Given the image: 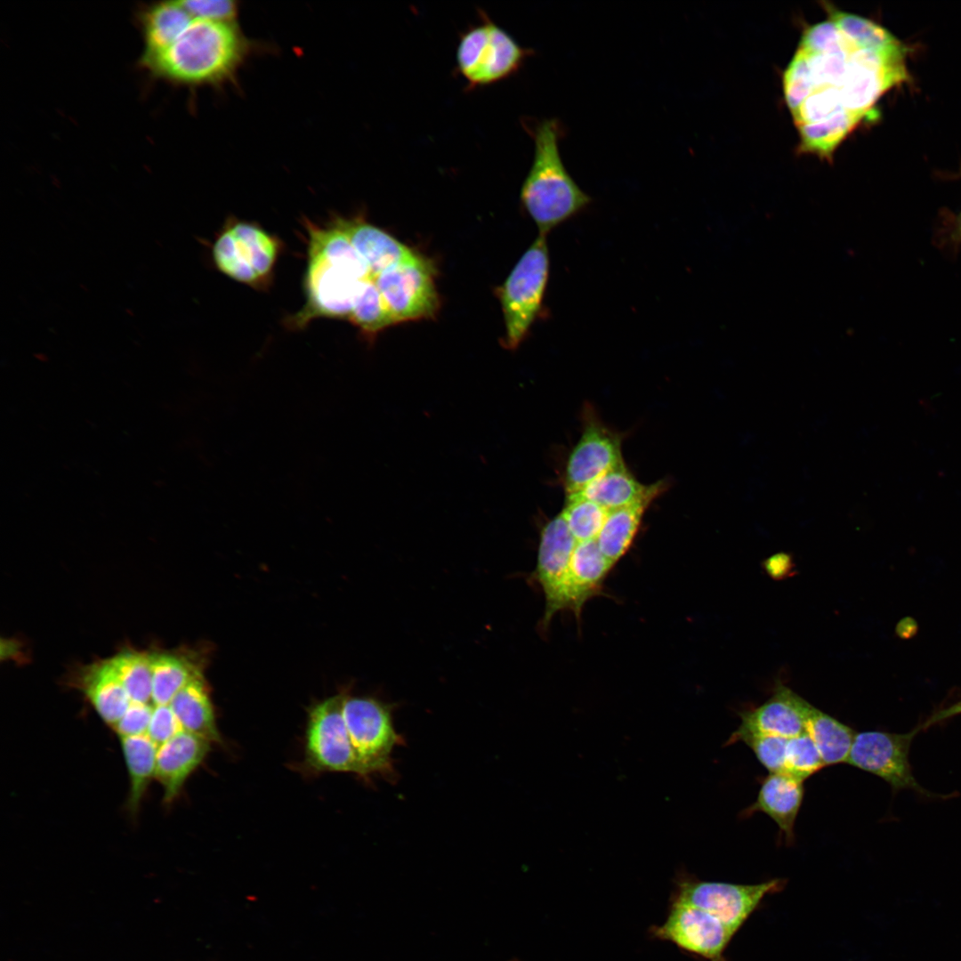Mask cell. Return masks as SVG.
<instances>
[{
    "instance_id": "1",
    "label": "cell",
    "mask_w": 961,
    "mask_h": 961,
    "mask_svg": "<svg viewBox=\"0 0 961 961\" xmlns=\"http://www.w3.org/2000/svg\"><path fill=\"white\" fill-rule=\"evenodd\" d=\"M804 31L783 76L787 104L800 147L830 157L877 100L909 79L905 44L888 49L862 45L840 12Z\"/></svg>"
},
{
    "instance_id": "2",
    "label": "cell",
    "mask_w": 961,
    "mask_h": 961,
    "mask_svg": "<svg viewBox=\"0 0 961 961\" xmlns=\"http://www.w3.org/2000/svg\"><path fill=\"white\" fill-rule=\"evenodd\" d=\"M249 45L233 21L193 18L166 48L142 55L152 75L185 85H216L231 78Z\"/></svg>"
},
{
    "instance_id": "3",
    "label": "cell",
    "mask_w": 961,
    "mask_h": 961,
    "mask_svg": "<svg viewBox=\"0 0 961 961\" xmlns=\"http://www.w3.org/2000/svg\"><path fill=\"white\" fill-rule=\"evenodd\" d=\"M534 141V157L521 189V202L538 229L546 236L552 230L587 208L592 198L566 169L559 143L566 134L561 122L545 118L525 125Z\"/></svg>"
},
{
    "instance_id": "4",
    "label": "cell",
    "mask_w": 961,
    "mask_h": 961,
    "mask_svg": "<svg viewBox=\"0 0 961 961\" xmlns=\"http://www.w3.org/2000/svg\"><path fill=\"white\" fill-rule=\"evenodd\" d=\"M480 22L467 28L456 48V71L468 88L489 85L517 73L533 49L522 47L480 11Z\"/></svg>"
},
{
    "instance_id": "5",
    "label": "cell",
    "mask_w": 961,
    "mask_h": 961,
    "mask_svg": "<svg viewBox=\"0 0 961 961\" xmlns=\"http://www.w3.org/2000/svg\"><path fill=\"white\" fill-rule=\"evenodd\" d=\"M545 237H537L499 288L505 325L504 342L510 350L526 338L542 308L550 268Z\"/></svg>"
},
{
    "instance_id": "6",
    "label": "cell",
    "mask_w": 961,
    "mask_h": 961,
    "mask_svg": "<svg viewBox=\"0 0 961 961\" xmlns=\"http://www.w3.org/2000/svg\"><path fill=\"white\" fill-rule=\"evenodd\" d=\"M393 706L370 697H344L343 713L362 777L393 776L392 754L403 739L394 729Z\"/></svg>"
},
{
    "instance_id": "7",
    "label": "cell",
    "mask_w": 961,
    "mask_h": 961,
    "mask_svg": "<svg viewBox=\"0 0 961 961\" xmlns=\"http://www.w3.org/2000/svg\"><path fill=\"white\" fill-rule=\"evenodd\" d=\"M278 238L255 223L230 222L216 238L213 260L217 269L242 284H268L279 253Z\"/></svg>"
},
{
    "instance_id": "8",
    "label": "cell",
    "mask_w": 961,
    "mask_h": 961,
    "mask_svg": "<svg viewBox=\"0 0 961 961\" xmlns=\"http://www.w3.org/2000/svg\"><path fill=\"white\" fill-rule=\"evenodd\" d=\"M785 884L779 878L756 884L702 881L680 871L672 897L708 912L735 934L764 897L781 891Z\"/></svg>"
},
{
    "instance_id": "9",
    "label": "cell",
    "mask_w": 961,
    "mask_h": 961,
    "mask_svg": "<svg viewBox=\"0 0 961 961\" xmlns=\"http://www.w3.org/2000/svg\"><path fill=\"white\" fill-rule=\"evenodd\" d=\"M918 727L905 733L868 731L855 733L847 763L870 772L887 782L893 790H912L925 797L938 796L916 779L909 751Z\"/></svg>"
},
{
    "instance_id": "10",
    "label": "cell",
    "mask_w": 961,
    "mask_h": 961,
    "mask_svg": "<svg viewBox=\"0 0 961 961\" xmlns=\"http://www.w3.org/2000/svg\"><path fill=\"white\" fill-rule=\"evenodd\" d=\"M577 543L561 513L541 529L537 564L531 577L539 585L545 597L541 620L544 629L558 612L571 610L570 561Z\"/></svg>"
},
{
    "instance_id": "11",
    "label": "cell",
    "mask_w": 961,
    "mask_h": 961,
    "mask_svg": "<svg viewBox=\"0 0 961 961\" xmlns=\"http://www.w3.org/2000/svg\"><path fill=\"white\" fill-rule=\"evenodd\" d=\"M344 697L327 699L311 709L305 733L306 763L319 771L362 776L343 718Z\"/></svg>"
},
{
    "instance_id": "12",
    "label": "cell",
    "mask_w": 961,
    "mask_h": 961,
    "mask_svg": "<svg viewBox=\"0 0 961 961\" xmlns=\"http://www.w3.org/2000/svg\"><path fill=\"white\" fill-rule=\"evenodd\" d=\"M650 935L708 961H726L724 951L734 933L708 912L671 896L666 920Z\"/></svg>"
},
{
    "instance_id": "13",
    "label": "cell",
    "mask_w": 961,
    "mask_h": 961,
    "mask_svg": "<svg viewBox=\"0 0 961 961\" xmlns=\"http://www.w3.org/2000/svg\"><path fill=\"white\" fill-rule=\"evenodd\" d=\"M434 269L424 257L388 269L373 279L395 323L433 318L440 308Z\"/></svg>"
},
{
    "instance_id": "14",
    "label": "cell",
    "mask_w": 961,
    "mask_h": 961,
    "mask_svg": "<svg viewBox=\"0 0 961 961\" xmlns=\"http://www.w3.org/2000/svg\"><path fill=\"white\" fill-rule=\"evenodd\" d=\"M624 464L619 435L588 414L582 435L567 461V497L580 493L592 481Z\"/></svg>"
},
{
    "instance_id": "15",
    "label": "cell",
    "mask_w": 961,
    "mask_h": 961,
    "mask_svg": "<svg viewBox=\"0 0 961 961\" xmlns=\"http://www.w3.org/2000/svg\"><path fill=\"white\" fill-rule=\"evenodd\" d=\"M211 743L182 730L157 747L155 779L163 788L165 805L179 797L189 777L210 751Z\"/></svg>"
},
{
    "instance_id": "16",
    "label": "cell",
    "mask_w": 961,
    "mask_h": 961,
    "mask_svg": "<svg viewBox=\"0 0 961 961\" xmlns=\"http://www.w3.org/2000/svg\"><path fill=\"white\" fill-rule=\"evenodd\" d=\"M810 703L789 688L779 684L773 695L759 707L740 713L739 729L785 738L806 731Z\"/></svg>"
},
{
    "instance_id": "17",
    "label": "cell",
    "mask_w": 961,
    "mask_h": 961,
    "mask_svg": "<svg viewBox=\"0 0 961 961\" xmlns=\"http://www.w3.org/2000/svg\"><path fill=\"white\" fill-rule=\"evenodd\" d=\"M335 218L367 262L373 279L388 269L424 258L361 217Z\"/></svg>"
},
{
    "instance_id": "18",
    "label": "cell",
    "mask_w": 961,
    "mask_h": 961,
    "mask_svg": "<svg viewBox=\"0 0 961 961\" xmlns=\"http://www.w3.org/2000/svg\"><path fill=\"white\" fill-rule=\"evenodd\" d=\"M804 795V781L785 771L769 773L763 779L756 800L743 813L767 814L779 827L784 839L794 840V826Z\"/></svg>"
},
{
    "instance_id": "19",
    "label": "cell",
    "mask_w": 961,
    "mask_h": 961,
    "mask_svg": "<svg viewBox=\"0 0 961 961\" xmlns=\"http://www.w3.org/2000/svg\"><path fill=\"white\" fill-rule=\"evenodd\" d=\"M667 484L663 480L648 486L643 485L624 464L602 474L576 495L582 496L610 512L646 498H656L666 489Z\"/></svg>"
},
{
    "instance_id": "20",
    "label": "cell",
    "mask_w": 961,
    "mask_h": 961,
    "mask_svg": "<svg viewBox=\"0 0 961 961\" xmlns=\"http://www.w3.org/2000/svg\"><path fill=\"white\" fill-rule=\"evenodd\" d=\"M613 567L596 539L577 543L570 561V596L571 611L577 618L585 603L600 594Z\"/></svg>"
},
{
    "instance_id": "21",
    "label": "cell",
    "mask_w": 961,
    "mask_h": 961,
    "mask_svg": "<svg viewBox=\"0 0 961 961\" xmlns=\"http://www.w3.org/2000/svg\"><path fill=\"white\" fill-rule=\"evenodd\" d=\"M172 707L182 730L222 743L209 690L203 674L190 681L172 701Z\"/></svg>"
},
{
    "instance_id": "22",
    "label": "cell",
    "mask_w": 961,
    "mask_h": 961,
    "mask_svg": "<svg viewBox=\"0 0 961 961\" xmlns=\"http://www.w3.org/2000/svg\"><path fill=\"white\" fill-rule=\"evenodd\" d=\"M129 776L127 812L136 817L156 774L157 746L147 734L119 738Z\"/></svg>"
},
{
    "instance_id": "23",
    "label": "cell",
    "mask_w": 961,
    "mask_h": 961,
    "mask_svg": "<svg viewBox=\"0 0 961 961\" xmlns=\"http://www.w3.org/2000/svg\"><path fill=\"white\" fill-rule=\"evenodd\" d=\"M654 499L646 498L608 513L596 541L602 553L614 565L632 546L644 512Z\"/></svg>"
},
{
    "instance_id": "24",
    "label": "cell",
    "mask_w": 961,
    "mask_h": 961,
    "mask_svg": "<svg viewBox=\"0 0 961 961\" xmlns=\"http://www.w3.org/2000/svg\"><path fill=\"white\" fill-rule=\"evenodd\" d=\"M193 17L181 2H161L146 8L141 15L145 43L142 55L168 46L190 23Z\"/></svg>"
},
{
    "instance_id": "25",
    "label": "cell",
    "mask_w": 961,
    "mask_h": 961,
    "mask_svg": "<svg viewBox=\"0 0 961 961\" xmlns=\"http://www.w3.org/2000/svg\"><path fill=\"white\" fill-rule=\"evenodd\" d=\"M806 731L814 741L825 765L847 762L855 736L851 727L811 704L806 716Z\"/></svg>"
},
{
    "instance_id": "26",
    "label": "cell",
    "mask_w": 961,
    "mask_h": 961,
    "mask_svg": "<svg viewBox=\"0 0 961 961\" xmlns=\"http://www.w3.org/2000/svg\"><path fill=\"white\" fill-rule=\"evenodd\" d=\"M348 321L368 336L375 335L379 331L395 324L373 279L362 283Z\"/></svg>"
},
{
    "instance_id": "27",
    "label": "cell",
    "mask_w": 961,
    "mask_h": 961,
    "mask_svg": "<svg viewBox=\"0 0 961 961\" xmlns=\"http://www.w3.org/2000/svg\"><path fill=\"white\" fill-rule=\"evenodd\" d=\"M608 511L598 504L579 495L567 497L560 513L571 535L578 542L596 539Z\"/></svg>"
},
{
    "instance_id": "28",
    "label": "cell",
    "mask_w": 961,
    "mask_h": 961,
    "mask_svg": "<svg viewBox=\"0 0 961 961\" xmlns=\"http://www.w3.org/2000/svg\"><path fill=\"white\" fill-rule=\"evenodd\" d=\"M737 741H741L751 748L757 760L770 773L784 771L787 739L738 728L731 734L727 745Z\"/></svg>"
},
{
    "instance_id": "29",
    "label": "cell",
    "mask_w": 961,
    "mask_h": 961,
    "mask_svg": "<svg viewBox=\"0 0 961 961\" xmlns=\"http://www.w3.org/2000/svg\"><path fill=\"white\" fill-rule=\"evenodd\" d=\"M825 765L807 731L787 739L784 771L800 780L813 775Z\"/></svg>"
},
{
    "instance_id": "30",
    "label": "cell",
    "mask_w": 961,
    "mask_h": 961,
    "mask_svg": "<svg viewBox=\"0 0 961 961\" xmlns=\"http://www.w3.org/2000/svg\"><path fill=\"white\" fill-rule=\"evenodd\" d=\"M171 704L152 706L153 711L147 735L157 747L182 731Z\"/></svg>"
},
{
    "instance_id": "31",
    "label": "cell",
    "mask_w": 961,
    "mask_h": 961,
    "mask_svg": "<svg viewBox=\"0 0 961 961\" xmlns=\"http://www.w3.org/2000/svg\"><path fill=\"white\" fill-rule=\"evenodd\" d=\"M152 711L149 704L129 703L112 730L119 738L147 734Z\"/></svg>"
},
{
    "instance_id": "32",
    "label": "cell",
    "mask_w": 961,
    "mask_h": 961,
    "mask_svg": "<svg viewBox=\"0 0 961 961\" xmlns=\"http://www.w3.org/2000/svg\"><path fill=\"white\" fill-rule=\"evenodd\" d=\"M182 4L193 18L214 21H232L238 9L230 0H189Z\"/></svg>"
},
{
    "instance_id": "33",
    "label": "cell",
    "mask_w": 961,
    "mask_h": 961,
    "mask_svg": "<svg viewBox=\"0 0 961 961\" xmlns=\"http://www.w3.org/2000/svg\"><path fill=\"white\" fill-rule=\"evenodd\" d=\"M958 715H961V699L948 707L937 711L917 727L920 731L925 730L933 724Z\"/></svg>"
},
{
    "instance_id": "34",
    "label": "cell",
    "mask_w": 961,
    "mask_h": 961,
    "mask_svg": "<svg viewBox=\"0 0 961 961\" xmlns=\"http://www.w3.org/2000/svg\"><path fill=\"white\" fill-rule=\"evenodd\" d=\"M790 568V557L785 553H778L766 561V569L769 574L774 577H783Z\"/></svg>"
},
{
    "instance_id": "35",
    "label": "cell",
    "mask_w": 961,
    "mask_h": 961,
    "mask_svg": "<svg viewBox=\"0 0 961 961\" xmlns=\"http://www.w3.org/2000/svg\"><path fill=\"white\" fill-rule=\"evenodd\" d=\"M950 222V237L954 242L961 243V212Z\"/></svg>"
}]
</instances>
